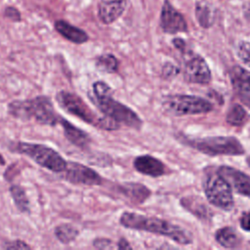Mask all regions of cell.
I'll use <instances>...</instances> for the list:
<instances>
[{
  "instance_id": "obj_1",
  "label": "cell",
  "mask_w": 250,
  "mask_h": 250,
  "mask_svg": "<svg viewBox=\"0 0 250 250\" xmlns=\"http://www.w3.org/2000/svg\"><path fill=\"white\" fill-rule=\"evenodd\" d=\"M94 101L100 111L119 125L123 124L132 129L140 130L143 125L141 117L129 106L118 102L112 96L110 86L104 81L98 80L92 84Z\"/></svg>"
},
{
  "instance_id": "obj_2",
  "label": "cell",
  "mask_w": 250,
  "mask_h": 250,
  "mask_svg": "<svg viewBox=\"0 0 250 250\" xmlns=\"http://www.w3.org/2000/svg\"><path fill=\"white\" fill-rule=\"evenodd\" d=\"M119 224L126 229L147 231L169 237L179 244L186 245L192 242L190 234L184 229L159 218L125 211L119 217Z\"/></svg>"
},
{
  "instance_id": "obj_3",
  "label": "cell",
  "mask_w": 250,
  "mask_h": 250,
  "mask_svg": "<svg viewBox=\"0 0 250 250\" xmlns=\"http://www.w3.org/2000/svg\"><path fill=\"white\" fill-rule=\"evenodd\" d=\"M8 113L23 121L33 119L41 125L56 126L62 116L55 110L51 99L47 96H36L32 99L14 100L8 104Z\"/></svg>"
},
{
  "instance_id": "obj_4",
  "label": "cell",
  "mask_w": 250,
  "mask_h": 250,
  "mask_svg": "<svg viewBox=\"0 0 250 250\" xmlns=\"http://www.w3.org/2000/svg\"><path fill=\"white\" fill-rule=\"evenodd\" d=\"M9 149L28 156L39 166L54 173L63 172L67 165V161L57 150L42 144L17 142L12 143Z\"/></svg>"
},
{
  "instance_id": "obj_5",
  "label": "cell",
  "mask_w": 250,
  "mask_h": 250,
  "mask_svg": "<svg viewBox=\"0 0 250 250\" xmlns=\"http://www.w3.org/2000/svg\"><path fill=\"white\" fill-rule=\"evenodd\" d=\"M164 111L173 116L203 114L212 110L213 105L207 100L191 95H168L162 99Z\"/></svg>"
},
{
  "instance_id": "obj_6",
  "label": "cell",
  "mask_w": 250,
  "mask_h": 250,
  "mask_svg": "<svg viewBox=\"0 0 250 250\" xmlns=\"http://www.w3.org/2000/svg\"><path fill=\"white\" fill-rule=\"evenodd\" d=\"M187 144L207 155H241L244 148L234 137H206L201 139H187Z\"/></svg>"
},
{
  "instance_id": "obj_7",
  "label": "cell",
  "mask_w": 250,
  "mask_h": 250,
  "mask_svg": "<svg viewBox=\"0 0 250 250\" xmlns=\"http://www.w3.org/2000/svg\"><path fill=\"white\" fill-rule=\"evenodd\" d=\"M203 188L207 200L212 205L224 211H230L233 208L231 188L218 172L211 173L205 178Z\"/></svg>"
},
{
  "instance_id": "obj_8",
  "label": "cell",
  "mask_w": 250,
  "mask_h": 250,
  "mask_svg": "<svg viewBox=\"0 0 250 250\" xmlns=\"http://www.w3.org/2000/svg\"><path fill=\"white\" fill-rule=\"evenodd\" d=\"M56 100L60 106L68 113L96 128H101L103 117L97 115L96 112L78 95L69 91L62 90L56 95Z\"/></svg>"
},
{
  "instance_id": "obj_9",
  "label": "cell",
  "mask_w": 250,
  "mask_h": 250,
  "mask_svg": "<svg viewBox=\"0 0 250 250\" xmlns=\"http://www.w3.org/2000/svg\"><path fill=\"white\" fill-rule=\"evenodd\" d=\"M62 173H63L65 181L73 185L94 187L104 183V178L94 169L75 161H67L66 168Z\"/></svg>"
},
{
  "instance_id": "obj_10",
  "label": "cell",
  "mask_w": 250,
  "mask_h": 250,
  "mask_svg": "<svg viewBox=\"0 0 250 250\" xmlns=\"http://www.w3.org/2000/svg\"><path fill=\"white\" fill-rule=\"evenodd\" d=\"M184 77L189 83L207 84L211 80V71L201 56L188 53L184 66Z\"/></svg>"
},
{
  "instance_id": "obj_11",
  "label": "cell",
  "mask_w": 250,
  "mask_h": 250,
  "mask_svg": "<svg viewBox=\"0 0 250 250\" xmlns=\"http://www.w3.org/2000/svg\"><path fill=\"white\" fill-rule=\"evenodd\" d=\"M160 27L163 32L176 34L188 31V24L184 16L170 3L164 0L160 13Z\"/></svg>"
},
{
  "instance_id": "obj_12",
  "label": "cell",
  "mask_w": 250,
  "mask_h": 250,
  "mask_svg": "<svg viewBox=\"0 0 250 250\" xmlns=\"http://www.w3.org/2000/svg\"><path fill=\"white\" fill-rule=\"evenodd\" d=\"M229 75L234 93L245 105L250 107V71L234 65L230 68Z\"/></svg>"
},
{
  "instance_id": "obj_13",
  "label": "cell",
  "mask_w": 250,
  "mask_h": 250,
  "mask_svg": "<svg viewBox=\"0 0 250 250\" xmlns=\"http://www.w3.org/2000/svg\"><path fill=\"white\" fill-rule=\"evenodd\" d=\"M218 173L234 191L244 196H250V177L247 174L229 166L219 167Z\"/></svg>"
},
{
  "instance_id": "obj_14",
  "label": "cell",
  "mask_w": 250,
  "mask_h": 250,
  "mask_svg": "<svg viewBox=\"0 0 250 250\" xmlns=\"http://www.w3.org/2000/svg\"><path fill=\"white\" fill-rule=\"evenodd\" d=\"M129 0H99L98 17L104 24H110L117 21L125 9Z\"/></svg>"
},
{
  "instance_id": "obj_15",
  "label": "cell",
  "mask_w": 250,
  "mask_h": 250,
  "mask_svg": "<svg viewBox=\"0 0 250 250\" xmlns=\"http://www.w3.org/2000/svg\"><path fill=\"white\" fill-rule=\"evenodd\" d=\"M133 166L137 172L153 178L160 177L165 174L164 163L149 154H143L135 157Z\"/></svg>"
},
{
  "instance_id": "obj_16",
  "label": "cell",
  "mask_w": 250,
  "mask_h": 250,
  "mask_svg": "<svg viewBox=\"0 0 250 250\" xmlns=\"http://www.w3.org/2000/svg\"><path fill=\"white\" fill-rule=\"evenodd\" d=\"M117 190L122 196L134 204L144 203L151 194L150 189L146 186L136 182L121 183L117 186Z\"/></svg>"
},
{
  "instance_id": "obj_17",
  "label": "cell",
  "mask_w": 250,
  "mask_h": 250,
  "mask_svg": "<svg viewBox=\"0 0 250 250\" xmlns=\"http://www.w3.org/2000/svg\"><path fill=\"white\" fill-rule=\"evenodd\" d=\"M56 31L67 41L74 44H83L89 40L87 32L75 25H72L66 21L58 20L54 23Z\"/></svg>"
},
{
  "instance_id": "obj_18",
  "label": "cell",
  "mask_w": 250,
  "mask_h": 250,
  "mask_svg": "<svg viewBox=\"0 0 250 250\" xmlns=\"http://www.w3.org/2000/svg\"><path fill=\"white\" fill-rule=\"evenodd\" d=\"M60 124L62 127L63 135H64L65 139L69 143H71L72 145H74L75 146H77L79 148H87L88 147V146L91 142V138L85 131L74 126L71 122L64 119L63 117L61 118Z\"/></svg>"
},
{
  "instance_id": "obj_19",
  "label": "cell",
  "mask_w": 250,
  "mask_h": 250,
  "mask_svg": "<svg viewBox=\"0 0 250 250\" xmlns=\"http://www.w3.org/2000/svg\"><path fill=\"white\" fill-rule=\"evenodd\" d=\"M195 18L203 28L211 27L216 20V10L205 1H198L194 8Z\"/></svg>"
},
{
  "instance_id": "obj_20",
  "label": "cell",
  "mask_w": 250,
  "mask_h": 250,
  "mask_svg": "<svg viewBox=\"0 0 250 250\" xmlns=\"http://www.w3.org/2000/svg\"><path fill=\"white\" fill-rule=\"evenodd\" d=\"M79 232V229L74 225L68 223L60 224L54 229L56 238L62 244H69L74 241L78 237Z\"/></svg>"
},
{
  "instance_id": "obj_21",
  "label": "cell",
  "mask_w": 250,
  "mask_h": 250,
  "mask_svg": "<svg viewBox=\"0 0 250 250\" xmlns=\"http://www.w3.org/2000/svg\"><path fill=\"white\" fill-rule=\"evenodd\" d=\"M181 204L189 212H191L193 215H195L198 218H209L210 213L205 205L204 201H202L199 197H185L181 199Z\"/></svg>"
},
{
  "instance_id": "obj_22",
  "label": "cell",
  "mask_w": 250,
  "mask_h": 250,
  "mask_svg": "<svg viewBox=\"0 0 250 250\" xmlns=\"http://www.w3.org/2000/svg\"><path fill=\"white\" fill-rule=\"evenodd\" d=\"M216 241L226 248L237 247L240 243V239L233 229L230 227H225L216 231Z\"/></svg>"
},
{
  "instance_id": "obj_23",
  "label": "cell",
  "mask_w": 250,
  "mask_h": 250,
  "mask_svg": "<svg viewBox=\"0 0 250 250\" xmlns=\"http://www.w3.org/2000/svg\"><path fill=\"white\" fill-rule=\"evenodd\" d=\"M9 191L17 209L21 213H29L30 205L24 188L20 185H12Z\"/></svg>"
},
{
  "instance_id": "obj_24",
  "label": "cell",
  "mask_w": 250,
  "mask_h": 250,
  "mask_svg": "<svg viewBox=\"0 0 250 250\" xmlns=\"http://www.w3.org/2000/svg\"><path fill=\"white\" fill-rule=\"evenodd\" d=\"M96 67L105 73H113L118 70L119 67V61L117 58L110 53L100 55L96 58Z\"/></svg>"
},
{
  "instance_id": "obj_25",
  "label": "cell",
  "mask_w": 250,
  "mask_h": 250,
  "mask_svg": "<svg viewBox=\"0 0 250 250\" xmlns=\"http://www.w3.org/2000/svg\"><path fill=\"white\" fill-rule=\"evenodd\" d=\"M248 119V114L246 110L240 104H233L229 112L227 113L226 120L229 124L232 126H240L243 125Z\"/></svg>"
},
{
  "instance_id": "obj_26",
  "label": "cell",
  "mask_w": 250,
  "mask_h": 250,
  "mask_svg": "<svg viewBox=\"0 0 250 250\" xmlns=\"http://www.w3.org/2000/svg\"><path fill=\"white\" fill-rule=\"evenodd\" d=\"M238 58L248 66H250V43L247 41H240L236 47Z\"/></svg>"
},
{
  "instance_id": "obj_27",
  "label": "cell",
  "mask_w": 250,
  "mask_h": 250,
  "mask_svg": "<svg viewBox=\"0 0 250 250\" xmlns=\"http://www.w3.org/2000/svg\"><path fill=\"white\" fill-rule=\"evenodd\" d=\"M93 247L97 249H113L116 248V246L113 245V241L106 237H97L93 240Z\"/></svg>"
},
{
  "instance_id": "obj_28",
  "label": "cell",
  "mask_w": 250,
  "mask_h": 250,
  "mask_svg": "<svg viewBox=\"0 0 250 250\" xmlns=\"http://www.w3.org/2000/svg\"><path fill=\"white\" fill-rule=\"evenodd\" d=\"M4 248L5 249H17V250H20V249H28V250H30L31 246L28 245L23 240L16 239V240H12V241L6 242L4 244Z\"/></svg>"
},
{
  "instance_id": "obj_29",
  "label": "cell",
  "mask_w": 250,
  "mask_h": 250,
  "mask_svg": "<svg viewBox=\"0 0 250 250\" xmlns=\"http://www.w3.org/2000/svg\"><path fill=\"white\" fill-rule=\"evenodd\" d=\"M5 17H7L8 19L14 21H20L21 19V13L18 9H16L15 7H12V6H9L5 9Z\"/></svg>"
},
{
  "instance_id": "obj_30",
  "label": "cell",
  "mask_w": 250,
  "mask_h": 250,
  "mask_svg": "<svg viewBox=\"0 0 250 250\" xmlns=\"http://www.w3.org/2000/svg\"><path fill=\"white\" fill-rule=\"evenodd\" d=\"M240 227L246 231H250V212L244 213L240 218Z\"/></svg>"
},
{
  "instance_id": "obj_31",
  "label": "cell",
  "mask_w": 250,
  "mask_h": 250,
  "mask_svg": "<svg viewBox=\"0 0 250 250\" xmlns=\"http://www.w3.org/2000/svg\"><path fill=\"white\" fill-rule=\"evenodd\" d=\"M116 248L119 249V250H123V249H132V246L130 245L129 241H128L126 238L121 237V238L118 240L117 244H116Z\"/></svg>"
},
{
  "instance_id": "obj_32",
  "label": "cell",
  "mask_w": 250,
  "mask_h": 250,
  "mask_svg": "<svg viewBox=\"0 0 250 250\" xmlns=\"http://www.w3.org/2000/svg\"><path fill=\"white\" fill-rule=\"evenodd\" d=\"M173 45L179 49L181 52H184L186 49V42L182 38H175L173 39Z\"/></svg>"
},
{
  "instance_id": "obj_33",
  "label": "cell",
  "mask_w": 250,
  "mask_h": 250,
  "mask_svg": "<svg viewBox=\"0 0 250 250\" xmlns=\"http://www.w3.org/2000/svg\"><path fill=\"white\" fill-rule=\"evenodd\" d=\"M6 164V160L5 158L2 156V154L0 153V166H4Z\"/></svg>"
}]
</instances>
